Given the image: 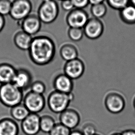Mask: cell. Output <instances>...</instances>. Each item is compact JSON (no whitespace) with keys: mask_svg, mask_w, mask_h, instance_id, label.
I'll list each match as a JSON object with an SVG mask.
<instances>
[{"mask_svg":"<svg viewBox=\"0 0 135 135\" xmlns=\"http://www.w3.org/2000/svg\"><path fill=\"white\" fill-rule=\"evenodd\" d=\"M30 59L38 66H45L54 59L56 48L54 42L47 36L40 35L33 38L28 50Z\"/></svg>","mask_w":135,"mask_h":135,"instance_id":"obj_1","label":"cell"},{"mask_svg":"<svg viewBox=\"0 0 135 135\" xmlns=\"http://www.w3.org/2000/svg\"><path fill=\"white\" fill-rule=\"evenodd\" d=\"M23 98V91L13 83L0 84V102L5 107L11 108L21 103Z\"/></svg>","mask_w":135,"mask_h":135,"instance_id":"obj_2","label":"cell"},{"mask_svg":"<svg viewBox=\"0 0 135 135\" xmlns=\"http://www.w3.org/2000/svg\"><path fill=\"white\" fill-rule=\"evenodd\" d=\"M74 99V95L72 93L65 94L54 90L48 97L47 105L52 113L61 114L69 108Z\"/></svg>","mask_w":135,"mask_h":135,"instance_id":"obj_3","label":"cell"},{"mask_svg":"<svg viewBox=\"0 0 135 135\" xmlns=\"http://www.w3.org/2000/svg\"><path fill=\"white\" fill-rule=\"evenodd\" d=\"M59 13V8L56 0H42L37 15L42 23L50 24L56 20Z\"/></svg>","mask_w":135,"mask_h":135,"instance_id":"obj_4","label":"cell"},{"mask_svg":"<svg viewBox=\"0 0 135 135\" xmlns=\"http://www.w3.org/2000/svg\"><path fill=\"white\" fill-rule=\"evenodd\" d=\"M104 104L105 108L109 113L117 114L122 112L125 108L126 98L120 92L111 90L105 94L104 99Z\"/></svg>","mask_w":135,"mask_h":135,"instance_id":"obj_5","label":"cell"},{"mask_svg":"<svg viewBox=\"0 0 135 135\" xmlns=\"http://www.w3.org/2000/svg\"><path fill=\"white\" fill-rule=\"evenodd\" d=\"M32 9L30 0H13L9 15L13 20L21 22L31 15Z\"/></svg>","mask_w":135,"mask_h":135,"instance_id":"obj_6","label":"cell"},{"mask_svg":"<svg viewBox=\"0 0 135 135\" xmlns=\"http://www.w3.org/2000/svg\"><path fill=\"white\" fill-rule=\"evenodd\" d=\"M23 104L31 113L38 114L43 111L46 105L44 95L36 94L30 91L23 98Z\"/></svg>","mask_w":135,"mask_h":135,"instance_id":"obj_7","label":"cell"},{"mask_svg":"<svg viewBox=\"0 0 135 135\" xmlns=\"http://www.w3.org/2000/svg\"><path fill=\"white\" fill-rule=\"evenodd\" d=\"M89 19L84 10L75 8L68 13L66 21L70 27L83 28Z\"/></svg>","mask_w":135,"mask_h":135,"instance_id":"obj_8","label":"cell"},{"mask_svg":"<svg viewBox=\"0 0 135 135\" xmlns=\"http://www.w3.org/2000/svg\"><path fill=\"white\" fill-rule=\"evenodd\" d=\"M85 65L79 58L68 61L64 67V73L73 80L81 78L84 73Z\"/></svg>","mask_w":135,"mask_h":135,"instance_id":"obj_9","label":"cell"},{"mask_svg":"<svg viewBox=\"0 0 135 135\" xmlns=\"http://www.w3.org/2000/svg\"><path fill=\"white\" fill-rule=\"evenodd\" d=\"M84 34L90 40H96L102 35L104 30L103 22L100 19L95 18H89L84 27Z\"/></svg>","mask_w":135,"mask_h":135,"instance_id":"obj_10","label":"cell"},{"mask_svg":"<svg viewBox=\"0 0 135 135\" xmlns=\"http://www.w3.org/2000/svg\"><path fill=\"white\" fill-rule=\"evenodd\" d=\"M40 116L38 114L31 113L21 122V129L26 135H37L40 131Z\"/></svg>","mask_w":135,"mask_h":135,"instance_id":"obj_11","label":"cell"},{"mask_svg":"<svg viewBox=\"0 0 135 135\" xmlns=\"http://www.w3.org/2000/svg\"><path fill=\"white\" fill-rule=\"evenodd\" d=\"M60 123L71 130L77 127L81 121V116L77 110L68 108L60 114Z\"/></svg>","mask_w":135,"mask_h":135,"instance_id":"obj_12","label":"cell"},{"mask_svg":"<svg viewBox=\"0 0 135 135\" xmlns=\"http://www.w3.org/2000/svg\"><path fill=\"white\" fill-rule=\"evenodd\" d=\"M32 83V74L28 70L20 68L16 70L12 83L23 91L30 88Z\"/></svg>","mask_w":135,"mask_h":135,"instance_id":"obj_13","label":"cell"},{"mask_svg":"<svg viewBox=\"0 0 135 135\" xmlns=\"http://www.w3.org/2000/svg\"><path fill=\"white\" fill-rule=\"evenodd\" d=\"M21 22L22 31L32 36L40 32L42 23L38 15L34 14H31Z\"/></svg>","mask_w":135,"mask_h":135,"instance_id":"obj_14","label":"cell"},{"mask_svg":"<svg viewBox=\"0 0 135 135\" xmlns=\"http://www.w3.org/2000/svg\"><path fill=\"white\" fill-rule=\"evenodd\" d=\"M54 90L65 94L72 93L74 88L73 80L64 74H60L55 77L53 81Z\"/></svg>","mask_w":135,"mask_h":135,"instance_id":"obj_15","label":"cell"},{"mask_svg":"<svg viewBox=\"0 0 135 135\" xmlns=\"http://www.w3.org/2000/svg\"><path fill=\"white\" fill-rule=\"evenodd\" d=\"M20 129L16 121L8 117L0 119V135H18Z\"/></svg>","mask_w":135,"mask_h":135,"instance_id":"obj_16","label":"cell"},{"mask_svg":"<svg viewBox=\"0 0 135 135\" xmlns=\"http://www.w3.org/2000/svg\"><path fill=\"white\" fill-rule=\"evenodd\" d=\"M16 70L11 64H0V84L12 83Z\"/></svg>","mask_w":135,"mask_h":135,"instance_id":"obj_17","label":"cell"},{"mask_svg":"<svg viewBox=\"0 0 135 135\" xmlns=\"http://www.w3.org/2000/svg\"><path fill=\"white\" fill-rule=\"evenodd\" d=\"M33 37L26 32L20 31L15 34L13 42L15 46L21 51H28L32 44Z\"/></svg>","mask_w":135,"mask_h":135,"instance_id":"obj_18","label":"cell"},{"mask_svg":"<svg viewBox=\"0 0 135 135\" xmlns=\"http://www.w3.org/2000/svg\"><path fill=\"white\" fill-rule=\"evenodd\" d=\"M60 55L66 62L78 58V51L77 48L71 44H65L60 49Z\"/></svg>","mask_w":135,"mask_h":135,"instance_id":"obj_19","label":"cell"},{"mask_svg":"<svg viewBox=\"0 0 135 135\" xmlns=\"http://www.w3.org/2000/svg\"><path fill=\"white\" fill-rule=\"evenodd\" d=\"M120 18L127 24H135V7L131 4L128 5L119 12Z\"/></svg>","mask_w":135,"mask_h":135,"instance_id":"obj_20","label":"cell"},{"mask_svg":"<svg viewBox=\"0 0 135 135\" xmlns=\"http://www.w3.org/2000/svg\"><path fill=\"white\" fill-rule=\"evenodd\" d=\"M30 113L23 104L21 103L12 107L10 110V115L13 120L22 122L28 116Z\"/></svg>","mask_w":135,"mask_h":135,"instance_id":"obj_21","label":"cell"},{"mask_svg":"<svg viewBox=\"0 0 135 135\" xmlns=\"http://www.w3.org/2000/svg\"><path fill=\"white\" fill-rule=\"evenodd\" d=\"M56 123L54 118L49 115H44L40 117V131L49 134L52 129Z\"/></svg>","mask_w":135,"mask_h":135,"instance_id":"obj_22","label":"cell"},{"mask_svg":"<svg viewBox=\"0 0 135 135\" xmlns=\"http://www.w3.org/2000/svg\"><path fill=\"white\" fill-rule=\"evenodd\" d=\"M90 11L94 18L101 19L107 13V7L104 3L92 5Z\"/></svg>","mask_w":135,"mask_h":135,"instance_id":"obj_23","label":"cell"},{"mask_svg":"<svg viewBox=\"0 0 135 135\" xmlns=\"http://www.w3.org/2000/svg\"><path fill=\"white\" fill-rule=\"evenodd\" d=\"M68 35L73 41L77 42L83 38L84 34L83 28L70 27L68 31Z\"/></svg>","mask_w":135,"mask_h":135,"instance_id":"obj_24","label":"cell"},{"mask_svg":"<svg viewBox=\"0 0 135 135\" xmlns=\"http://www.w3.org/2000/svg\"><path fill=\"white\" fill-rule=\"evenodd\" d=\"M71 131V129L59 123H56L49 134V135H70Z\"/></svg>","mask_w":135,"mask_h":135,"instance_id":"obj_25","label":"cell"},{"mask_svg":"<svg viewBox=\"0 0 135 135\" xmlns=\"http://www.w3.org/2000/svg\"><path fill=\"white\" fill-rule=\"evenodd\" d=\"M107 2L113 9L119 11L130 4V0H107Z\"/></svg>","mask_w":135,"mask_h":135,"instance_id":"obj_26","label":"cell"},{"mask_svg":"<svg viewBox=\"0 0 135 135\" xmlns=\"http://www.w3.org/2000/svg\"><path fill=\"white\" fill-rule=\"evenodd\" d=\"M30 88L32 92L43 95L46 91V86L43 81H36L32 83Z\"/></svg>","mask_w":135,"mask_h":135,"instance_id":"obj_27","label":"cell"},{"mask_svg":"<svg viewBox=\"0 0 135 135\" xmlns=\"http://www.w3.org/2000/svg\"><path fill=\"white\" fill-rule=\"evenodd\" d=\"M81 131L84 135H93L97 133V128L92 122H86L83 124Z\"/></svg>","mask_w":135,"mask_h":135,"instance_id":"obj_28","label":"cell"},{"mask_svg":"<svg viewBox=\"0 0 135 135\" xmlns=\"http://www.w3.org/2000/svg\"><path fill=\"white\" fill-rule=\"evenodd\" d=\"M12 4L11 0H0V15L3 16L9 15Z\"/></svg>","mask_w":135,"mask_h":135,"instance_id":"obj_29","label":"cell"},{"mask_svg":"<svg viewBox=\"0 0 135 135\" xmlns=\"http://www.w3.org/2000/svg\"><path fill=\"white\" fill-rule=\"evenodd\" d=\"M74 8L78 9H83L89 4V0H71Z\"/></svg>","mask_w":135,"mask_h":135,"instance_id":"obj_30","label":"cell"},{"mask_svg":"<svg viewBox=\"0 0 135 135\" xmlns=\"http://www.w3.org/2000/svg\"><path fill=\"white\" fill-rule=\"evenodd\" d=\"M61 7L65 11L70 12L75 8L71 0H62L61 2Z\"/></svg>","mask_w":135,"mask_h":135,"instance_id":"obj_31","label":"cell"},{"mask_svg":"<svg viewBox=\"0 0 135 135\" xmlns=\"http://www.w3.org/2000/svg\"><path fill=\"white\" fill-rule=\"evenodd\" d=\"M5 17L2 15H0V33L3 30L5 26Z\"/></svg>","mask_w":135,"mask_h":135,"instance_id":"obj_32","label":"cell"},{"mask_svg":"<svg viewBox=\"0 0 135 135\" xmlns=\"http://www.w3.org/2000/svg\"><path fill=\"white\" fill-rule=\"evenodd\" d=\"M121 133L122 135H135V129H126Z\"/></svg>","mask_w":135,"mask_h":135,"instance_id":"obj_33","label":"cell"},{"mask_svg":"<svg viewBox=\"0 0 135 135\" xmlns=\"http://www.w3.org/2000/svg\"><path fill=\"white\" fill-rule=\"evenodd\" d=\"M70 135H84L81 131V130L79 129H73L70 133Z\"/></svg>","mask_w":135,"mask_h":135,"instance_id":"obj_34","label":"cell"},{"mask_svg":"<svg viewBox=\"0 0 135 135\" xmlns=\"http://www.w3.org/2000/svg\"><path fill=\"white\" fill-rule=\"evenodd\" d=\"M105 1V0H89V3L92 5H94V4L103 3Z\"/></svg>","mask_w":135,"mask_h":135,"instance_id":"obj_35","label":"cell"},{"mask_svg":"<svg viewBox=\"0 0 135 135\" xmlns=\"http://www.w3.org/2000/svg\"><path fill=\"white\" fill-rule=\"evenodd\" d=\"M132 103H133V107H134V108L135 109V95L134 96V97H133Z\"/></svg>","mask_w":135,"mask_h":135,"instance_id":"obj_36","label":"cell"},{"mask_svg":"<svg viewBox=\"0 0 135 135\" xmlns=\"http://www.w3.org/2000/svg\"><path fill=\"white\" fill-rule=\"evenodd\" d=\"M130 4L135 7V0H130Z\"/></svg>","mask_w":135,"mask_h":135,"instance_id":"obj_37","label":"cell"},{"mask_svg":"<svg viewBox=\"0 0 135 135\" xmlns=\"http://www.w3.org/2000/svg\"><path fill=\"white\" fill-rule=\"evenodd\" d=\"M110 135H122L121 133L119 132H113Z\"/></svg>","mask_w":135,"mask_h":135,"instance_id":"obj_38","label":"cell"},{"mask_svg":"<svg viewBox=\"0 0 135 135\" xmlns=\"http://www.w3.org/2000/svg\"><path fill=\"white\" fill-rule=\"evenodd\" d=\"M100 135V134H99V133H96V134H94V135Z\"/></svg>","mask_w":135,"mask_h":135,"instance_id":"obj_39","label":"cell"},{"mask_svg":"<svg viewBox=\"0 0 135 135\" xmlns=\"http://www.w3.org/2000/svg\"><path fill=\"white\" fill-rule=\"evenodd\" d=\"M59 1H62V0H59Z\"/></svg>","mask_w":135,"mask_h":135,"instance_id":"obj_40","label":"cell"}]
</instances>
